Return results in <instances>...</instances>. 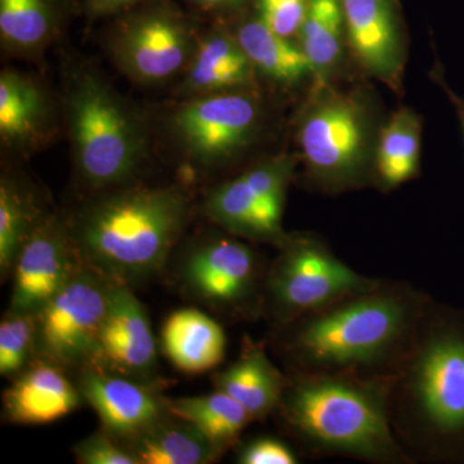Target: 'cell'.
I'll list each match as a JSON object with an SVG mask.
<instances>
[{
	"label": "cell",
	"mask_w": 464,
	"mask_h": 464,
	"mask_svg": "<svg viewBox=\"0 0 464 464\" xmlns=\"http://www.w3.org/2000/svg\"><path fill=\"white\" fill-rule=\"evenodd\" d=\"M432 298L413 284L381 279L271 329V344L288 372L391 375Z\"/></svg>",
	"instance_id": "obj_1"
},
{
	"label": "cell",
	"mask_w": 464,
	"mask_h": 464,
	"mask_svg": "<svg viewBox=\"0 0 464 464\" xmlns=\"http://www.w3.org/2000/svg\"><path fill=\"white\" fill-rule=\"evenodd\" d=\"M389 411L411 464H464V307L431 299L391 374Z\"/></svg>",
	"instance_id": "obj_2"
},
{
	"label": "cell",
	"mask_w": 464,
	"mask_h": 464,
	"mask_svg": "<svg viewBox=\"0 0 464 464\" xmlns=\"http://www.w3.org/2000/svg\"><path fill=\"white\" fill-rule=\"evenodd\" d=\"M280 426L308 456L411 464L391 426V375L286 372Z\"/></svg>",
	"instance_id": "obj_3"
},
{
	"label": "cell",
	"mask_w": 464,
	"mask_h": 464,
	"mask_svg": "<svg viewBox=\"0 0 464 464\" xmlns=\"http://www.w3.org/2000/svg\"><path fill=\"white\" fill-rule=\"evenodd\" d=\"M188 212L179 186H121L90 201L69 225L83 264L134 289L164 273Z\"/></svg>",
	"instance_id": "obj_4"
},
{
	"label": "cell",
	"mask_w": 464,
	"mask_h": 464,
	"mask_svg": "<svg viewBox=\"0 0 464 464\" xmlns=\"http://www.w3.org/2000/svg\"><path fill=\"white\" fill-rule=\"evenodd\" d=\"M67 109L81 181L97 191L127 185L145 158L146 136L139 119L90 72L72 79Z\"/></svg>",
	"instance_id": "obj_5"
},
{
	"label": "cell",
	"mask_w": 464,
	"mask_h": 464,
	"mask_svg": "<svg viewBox=\"0 0 464 464\" xmlns=\"http://www.w3.org/2000/svg\"><path fill=\"white\" fill-rule=\"evenodd\" d=\"M268 266L250 241L224 231L190 241L172 273L186 298L230 322H253L264 316Z\"/></svg>",
	"instance_id": "obj_6"
},
{
	"label": "cell",
	"mask_w": 464,
	"mask_h": 464,
	"mask_svg": "<svg viewBox=\"0 0 464 464\" xmlns=\"http://www.w3.org/2000/svg\"><path fill=\"white\" fill-rule=\"evenodd\" d=\"M276 249L279 253L268 266L262 316L270 329L382 279L357 273L313 235H288Z\"/></svg>",
	"instance_id": "obj_7"
},
{
	"label": "cell",
	"mask_w": 464,
	"mask_h": 464,
	"mask_svg": "<svg viewBox=\"0 0 464 464\" xmlns=\"http://www.w3.org/2000/svg\"><path fill=\"white\" fill-rule=\"evenodd\" d=\"M112 284L82 264L60 292L36 313V356L75 373L97 364L101 329Z\"/></svg>",
	"instance_id": "obj_8"
},
{
	"label": "cell",
	"mask_w": 464,
	"mask_h": 464,
	"mask_svg": "<svg viewBox=\"0 0 464 464\" xmlns=\"http://www.w3.org/2000/svg\"><path fill=\"white\" fill-rule=\"evenodd\" d=\"M292 159H270L252 167L208 194L204 213L221 230L250 243L280 246L286 191L293 173Z\"/></svg>",
	"instance_id": "obj_9"
},
{
	"label": "cell",
	"mask_w": 464,
	"mask_h": 464,
	"mask_svg": "<svg viewBox=\"0 0 464 464\" xmlns=\"http://www.w3.org/2000/svg\"><path fill=\"white\" fill-rule=\"evenodd\" d=\"M132 9L118 23L111 38L112 54L125 74L151 84L188 67L197 44L181 12L163 0Z\"/></svg>",
	"instance_id": "obj_10"
},
{
	"label": "cell",
	"mask_w": 464,
	"mask_h": 464,
	"mask_svg": "<svg viewBox=\"0 0 464 464\" xmlns=\"http://www.w3.org/2000/svg\"><path fill=\"white\" fill-rule=\"evenodd\" d=\"M258 106L240 92L191 97L172 118L174 137L200 167L230 160L248 145L257 128Z\"/></svg>",
	"instance_id": "obj_11"
},
{
	"label": "cell",
	"mask_w": 464,
	"mask_h": 464,
	"mask_svg": "<svg viewBox=\"0 0 464 464\" xmlns=\"http://www.w3.org/2000/svg\"><path fill=\"white\" fill-rule=\"evenodd\" d=\"M82 264L69 221L47 213L18 253L7 313H38Z\"/></svg>",
	"instance_id": "obj_12"
},
{
	"label": "cell",
	"mask_w": 464,
	"mask_h": 464,
	"mask_svg": "<svg viewBox=\"0 0 464 464\" xmlns=\"http://www.w3.org/2000/svg\"><path fill=\"white\" fill-rule=\"evenodd\" d=\"M362 111L347 99L326 100L302 124L299 141L311 172L325 185L356 181L364 160Z\"/></svg>",
	"instance_id": "obj_13"
},
{
	"label": "cell",
	"mask_w": 464,
	"mask_h": 464,
	"mask_svg": "<svg viewBox=\"0 0 464 464\" xmlns=\"http://www.w3.org/2000/svg\"><path fill=\"white\" fill-rule=\"evenodd\" d=\"M75 383L84 401L99 415L101 427L121 441L173 414L160 382L136 380L106 366L88 365L76 372Z\"/></svg>",
	"instance_id": "obj_14"
},
{
	"label": "cell",
	"mask_w": 464,
	"mask_h": 464,
	"mask_svg": "<svg viewBox=\"0 0 464 464\" xmlns=\"http://www.w3.org/2000/svg\"><path fill=\"white\" fill-rule=\"evenodd\" d=\"M111 371L145 382L158 380V348L148 311L133 289L112 284L100 334L99 362Z\"/></svg>",
	"instance_id": "obj_15"
},
{
	"label": "cell",
	"mask_w": 464,
	"mask_h": 464,
	"mask_svg": "<svg viewBox=\"0 0 464 464\" xmlns=\"http://www.w3.org/2000/svg\"><path fill=\"white\" fill-rule=\"evenodd\" d=\"M83 402L81 391L67 377L66 369L38 356L3 393L5 417L17 424L56 422Z\"/></svg>",
	"instance_id": "obj_16"
},
{
	"label": "cell",
	"mask_w": 464,
	"mask_h": 464,
	"mask_svg": "<svg viewBox=\"0 0 464 464\" xmlns=\"http://www.w3.org/2000/svg\"><path fill=\"white\" fill-rule=\"evenodd\" d=\"M288 375L275 366L265 344L249 337L244 338L237 360L212 378L215 390L239 402L253 422L275 414Z\"/></svg>",
	"instance_id": "obj_17"
},
{
	"label": "cell",
	"mask_w": 464,
	"mask_h": 464,
	"mask_svg": "<svg viewBox=\"0 0 464 464\" xmlns=\"http://www.w3.org/2000/svg\"><path fill=\"white\" fill-rule=\"evenodd\" d=\"M52 114L47 96L29 76L5 70L0 74V139L18 152L33 151L48 141Z\"/></svg>",
	"instance_id": "obj_18"
},
{
	"label": "cell",
	"mask_w": 464,
	"mask_h": 464,
	"mask_svg": "<svg viewBox=\"0 0 464 464\" xmlns=\"http://www.w3.org/2000/svg\"><path fill=\"white\" fill-rule=\"evenodd\" d=\"M161 348L183 373H207L224 362L226 334L221 324L199 308H179L163 324Z\"/></svg>",
	"instance_id": "obj_19"
},
{
	"label": "cell",
	"mask_w": 464,
	"mask_h": 464,
	"mask_svg": "<svg viewBox=\"0 0 464 464\" xmlns=\"http://www.w3.org/2000/svg\"><path fill=\"white\" fill-rule=\"evenodd\" d=\"M351 45L369 70L381 76L399 72L400 43L389 0H341Z\"/></svg>",
	"instance_id": "obj_20"
},
{
	"label": "cell",
	"mask_w": 464,
	"mask_h": 464,
	"mask_svg": "<svg viewBox=\"0 0 464 464\" xmlns=\"http://www.w3.org/2000/svg\"><path fill=\"white\" fill-rule=\"evenodd\" d=\"M252 65L237 36L210 33L197 43L183 78L181 91L186 96L232 92L252 81Z\"/></svg>",
	"instance_id": "obj_21"
},
{
	"label": "cell",
	"mask_w": 464,
	"mask_h": 464,
	"mask_svg": "<svg viewBox=\"0 0 464 464\" xmlns=\"http://www.w3.org/2000/svg\"><path fill=\"white\" fill-rule=\"evenodd\" d=\"M123 442L139 464H209L225 454L190 420L176 414Z\"/></svg>",
	"instance_id": "obj_22"
},
{
	"label": "cell",
	"mask_w": 464,
	"mask_h": 464,
	"mask_svg": "<svg viewBox=\"0 0 464 464\" xmlns=\"http://www.w3.org/2000/svg\"><path fill=\"white\" fill-rule=\"evenodd\" d=\"M47 215L35 192L14 177L0 181V275L2 282L12 276L14 262L24 244Z\"/></svg>",
	"instance_id": "obj_23"
},
{
	"label": "cell",
	"mask_w": 464,
	"mask_h": 464,
	"mask_svg": "<svg viewBox=\"0 0 464 464\" xmlns=\"http://www.w3.org/2000/svg\"><path fill=\"white\" fill-rule=\"evenodd\" d=\"M237 39L255 69L275 81L293 83L313 72L304 50L273 32L259 17L243 24Z\"/></svg>",
	"instance_id": "obj_24"
},
{
	"label": "cell",
	"mask_w": 464,
	"mask_h": 464,
	"mask_svg": "<svg viewBox=\"0 0 464 464\" xmlns=\"http://www.w3.org/2000/svg\"><path fill=\"white\" fill-rule=\"evenodd\" d=\"M169 404L173 414L190 420L224 453L240 441L241 433L253 422L248 411L221 391L170 400Z\"/></svg>",
	"instance_id": "obj_25"
},
{
	"label": "cell",
	"mask_w": 464,
	"mask_h": 464,
	"mask_svg": "<svg viewBox=\"0 0 464 464\" xmlns=\"http://www.w3.org/2000/svg\"><path fill=\"white\" fill-rule=\"evenodd\" d=\"M420 127L411 110H400L382 132L377 154V176L386 190L398 188L418 173Z\"/></svg>",
	"instance_id": "obj_26"
},
{
	"label": "cell",
	"mask_w": 464,
	"mask_h": 464,
	"mask_svg": "<svg viewBox=\"0 0 464 464\" xmlns=\"http://www.w3.org/2000/svg\"><path fill=\"white\" fill-rule=\"evenodd\" d=\"M60 14V0H0L3 44L14 51L39 50L56 32Z\"/></svg>",
	"instance_id": "obj_27"
},
{
	"label": "cell",
	"mask_w": 464,
	"mask_h": 464,
	"mask_svg": "<svg viewBox=\"0 0 464 464\" xmlns=\"http://www.w3.org/2000/svg\"><path fill=\"white\" fill-rule=\"evenodd\" d=\"M343 18L341 0H310L299 34L313 72H326L340 56Z\"/></svg>",
	"instance_id": "obj_28"
},
{
	"label": "cell",
	"mask_w": 464,
	"mask_h": 464,
	"mask_svg": "<svg viewBox=\"0 0 464 464\" xmlns=\"http://www.w3.org/2000/svg\"><path fill=\"white\" fill-rule=\"evenodd\" d=\"M36 314L5 313L0 323V375L17 377L36 357Z\"/></svg>",
	"instance_id": "obj_29"
},
{
	"label": "cell",
	"mask_w": 464,
	"mask_h": 464,
	"mask_svg": "<svg viewBox=\"0 0 464 464\" xmlns=\"http://www.w3.org/2000/svg\"><path fill=\"white\" fill-rule=\"evenodd\" d=\"M72 454L81 464H139L124 442L102 427L76 442Z\"/></svg>",
	"instance_id": "obj_30"
},
{
	"label": "cell",
	"mask_w": 464,
	"mask_h": 464,
	"mask_svg": "<svg viewBox=\"0 0 464 464\" xmlns=\"http://www.w3.org/2000/svg\"><path fill=\"white\" fill-rule=\"evenodd\" d=\"M259 18L284 38L299 33L306 18L310 0H258Z\"/></svg>",
	"instance_id": "obj_31"
},
{
	"label": "cell",
	"mask_w": 464,
	"mask_h": 464,
	"mask_svg": "<svg viewBox=\"0 0 464 464\" xmlns=\"http://www.w3.org/2000/svg\"><path fill=\"white\" fill-rule=\"evenodd\" d=\"M239 464H297V454L283 440L258 436L241 442L237 450Z\"/></svg>",
	"instance_id": "obj_32"
},
{
	"label": "cell",
	"mask_w": 464,
	"mask_h": 464,
	"mask_svg": "<svg viewBox=\"0 0 464 464\" xmlns=\"http://www.w3.org/2000/svg\"><path fill=\"white\" fill-rule=\"evenodd\" d=\"M143 2L148 0H85V5L91 14L101 17L130 11Z\"/></svg>",
	"instance_id": "obj_33"
},
{
	"label": "cell",
	"mask_w": 464,
	"mask_h": 464,
	"mask_svg": "<svg viewBox=\"0 0 464 464\" xmlns=\"http://www.w3.org/2000/svg\"><path fill=\"white\" fill-rule=\"evenodd\" d=\"M200 9L207 12H227L240 8L246 0H191Z\"/></svg>",
	"instance_id": "obj_34"
},
{
	"label": "cell",
	"mask_w": 464,
	"mask_h": 464,
	"mask_svg": "<svg viewBox=\"0 0 464 464\" xmlns=\"http://www.w3.org/2000/svg\"><path fill=\"white\" fill-rule=\"evenodd\" d=\"M440 83H441L442 87H444V90L447 91L449 99H450L451 102H453L454 108L457 110L458 119H459L460 128H462L464 136V100L460 99L458 94L454 93L450 88H448L447 83H444L441 78H440Z\"/></svg>",
	"instance_id": "obj_35"
}]
</instances>
